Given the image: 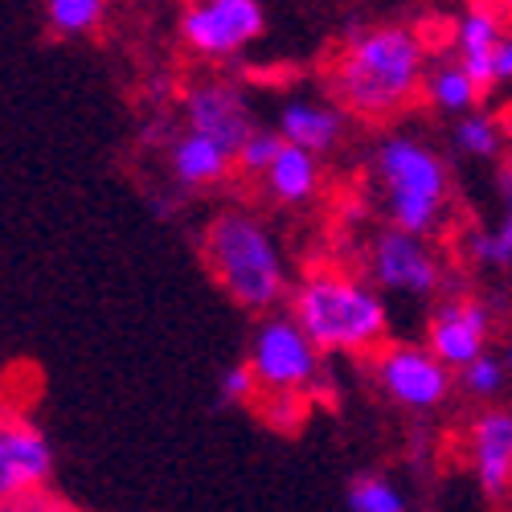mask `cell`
I'll return each instance as SVG.
<instances>
[{"mask_svg": "<svg viewBox=\"0 0 512 512\" xmlns=\"http://www.w3.org/2000/svg\"><path fill=\"white\" fill-rule=\"evenodd\" d=\"M275 132L283 144L300 148V152H312L316 160H324L328 152H336L349 136V115L340 111L336 103H324V99H287L279 107V119H275Z\"/></svg>", "mask_w": 512, "mask_h": 512, "instance_id": "cell-14", "label": "cell"}, {"mask_svg": "<svg viewBox=\"0 0 512 512\" xmlns=\"http://www.w3.org/2000/svg\"><path fill=\"white\" fill-rule=\"evenodd\" d=\"M455 390L467 394V398H476V402H492L508 390V377H504V365L496 353H484L480 361H472L467 369L455 373Z\"/></svg>", "mask_w": 512, "mask_h": 512, "instance_id": "cell-22", "label": "cell"}, {"mask_svg": "<svg viewBox=\"0 0 512 512\" xmlns=\"http://www.w3.org/2000/svg\"><path fill=\"white\" fill-rule=\"evenodd\" d=\"M54 480V447L46 431L17 414L0 410V508L25 492H41Z\"/></svg>", "mask_w": 512, "mask_h": 512, "instance_id": "cell-11", "label": "cell"}, {"mask_svg": "<svg viewBox=\"0 0 512 512\" xmlns=\"http://www.w3.org/2000/svg\"><path fill=\"white\" fill-rule=\"evenodd\" d=\"M435 50L418 25L381 21L345 37L328 66V91L349 119L390 123L422 103V78Z\"/></svg>", "mask_w": 512, "mask_h": 512, "instance_id": "cell-1", "label": "cell"}, {"mask_svg": "<svg viewBox=\"0 0 512 512\" xmlns=\"http://www.w3.org/2000/svg\"><path fill=\"white\" fill-rule=\"evenodd\" d=\"M0 512H78L74 504H66L58 492H50V488H41V492H25V496H17V500H9Z\"/></svg>", "mask_w": 512, "mask_h": 512, "instance_id": "cell-26", "label": "cell"}, {"mask_svg": "<svg viewBox=\"0 0 512 512\" xmlns=\"http://www.w3.org/2000/svg\"><path fill=\"white\" fill-rule=\"evenodd\" d=\"M386 226L431 242L451 218V168L414 132H386L369 152Z\"/></svg>", "mask_w": 512, "mask_h": 512, "instance_id": "cell-4", "label": "cell"}, {"mask_svg": "<svg viewBox=\"0 0 512 512\" xmlns=\"http://www.w3.org/2000/svg\"><path fill=\"white\" fill-rule=\"evenodd\" d=\"M443 259L439 250L402 234L394 226L373 230V238L365 242V279L381 291V295H406V300H431L443 287Z\"/></svg>", "mask_w": 512, "mask_h": 512, "instance_id": "cell-9", "label": "cell"}, {"mask_svg": "<svg viewBox=\"0 0 512 512\" xmlns=\"http://www.w3.org/2000/svg\"><path fill=\"white\" fill-rule=\"evenodd\" d=\"M283 152V140L275 127H259L238 152H234V177H246V181H263L267 168L275 164V156Z\"/></svg>", "mask_w": 512, "mask_h": 512, "instance_id": "cell-23", "label": "cell"}, {"mask_svg": "<svg viewBox=\"0 0 512 512\" xmlns=\"http://www.w3.org/2000/svg\"><path fill=\"white\" fill-rule=\"evenodd\" d=\"M467 459L488 500L512 496V406H488L467 426Z\"/></svg>", "mask_w": 512, "mask_h": 512, "instance_id": "cell-13", "label": "cell"}, {"mask_svg": "<svg viewBox=\"0 0 512 512\" xmlns=\"http://www.w3.org/2000/svg\"><path fill=\"white\" fill-rule=\"evenodd\" d=\"M504 17H508V29H512V5H504Z\"/></svg>", "mask_w": 512, "mask_h": 512, "instance_id": "cell-29", "label": "cell"}, {"mask_svg": "<svg viewBox=\"0 0 512 512\" xmlns=\"http://www.w3.org/2000/svg\"><path fill=\"white\" fill-rule=\"evenodd\" d=\"M369 377L381 398H390L398 410L431 414L447 406L455 394V373L422 345V340H390L373 353Z\"/></svg>", "mask_w": 512, "mask_h": 512, "instance_id": "cell-7", "label": "cell"}, {"mask_svg": "<svg viewBox=\"0 0 512 512\" xmlns=\"http://www.w3.org/2000/svg\"><path fill=\"white\" fill-rule=\"evenodd\" d=\"M177 111H181L185 132H197L213 144H222L230 156L259 132V119H254L246 87L238 78L218 74V70L193 74L177 95Z\"/></svg>", "mask_w": 512, "mask_h": 512, "instance_id": "cell-8", "label": "cell"}, {"mask_svg": "<svg viewBox=\"0 0 512 512\" xmlns=\"http://www.w3.org/2000/svg\"><path fill=\"white\" fill-rule=\"evenodd\" d=\"M500 82H512V29L504 37V46L496 50V87Z\"/></svg>", "mask_w": 512, "mask_h": 512, "instance_id": "cell-27", "label": "cell"}, {"mask_svg": "<svg viewBox=\"0 0 512 512\" xmlns=\"http://www.w3.org/2000/svg\"><path fill=\"white\" fill-rule=\"evenodd\" d=\"M480 99H484V91L472 82V74H467L447 50H439L431 58V66H426V78H422V103L439 115L463 119V115L480 111Z\"/></svg>", "mask_w": 512, "mask_h": 512, "instance_id": "cell-17", "label": "cell"}, {"mask_svg": "<svg viewBox=\"0 0 512 512\" xmlns=\"http://www.w3.org/2000/svg\"><path fill=\"white\" fill-rule=\"evenodd\" d=\"M209 279L250 316H275L291 300V267L271 226L246 205H226L197 234Z\"/></svg>", "mask_w": 512, "mask_h": 512, "instance_id": "cell-2", "label": "cell"}, {"mask_svg": "<svg viewBox=\"0 0 512 512\" xmlns=\"http://www.w3.org/2000/svg\"><path fill=\"white\" fill-rule=\"evenodd\" d=\"M41 17H46V29L54 37L78 41V37H91L103 29L107 5L103 0H50V5L41 9Z\"/></svg>", "mask_w": 512, "mask_h": 512, "instance_id": "cell-20", "label": "cell"}, {"mask_svg": "<svg viewBox=\"0 0 512 512\" xmlns=\"http://www.w3.org/2000/svg\"><path fill=\"white\" fill-rule=\"evenodd\" d=\"M250 410H259L267 426L275 431H295L304 418H308V398H287V394H259Z\"/></svg>", "mask_w": 512, "mask_h": 512, "instance_id": "cell-24", "label": "cell"}, {"mask_svg": "<svg viewBox=\"0 0 512 512\" xmlns=\"http://www.w3.org/2000/svg\"><path fill=\"white\" fill-rule=\"evenodd\" d=\"M218 402L222 406H254L259 402V381H254L246 361H234L218 377Z\"/></svg>", "mask_w": 512, "mask_h": 512, "instance_id": "cell-25", "label": "cell"}, {"mask_svg": "<svg viewBox=\"0 0 512 512\" xmlns=\"http://www.w3.org/2000/svg\"><path fill=\"white\" fill-rule=\"evenodd\" d=\"M496 357H500V365H504V377H508V386H512V340H504V349H500Z\"/></svg>", "mask_w": 512, "mask_h": 512, "instance_id": "cell-28", "label": "cell"}, {"mask_svg": "<svg viewBox=\"0 0 512 512\" xmlns=\"http://www.w3.org/2000/svg\"><path fill=\"white\" fill-rule=\"evenodd\" d=\"M263 33H267V9L259 0H193L177 17L181 46L205 66L234 62Z\"/></svg>", "mask_w": 512, "mask_h": 512, "instance_id": "cell-6", "label": "cell"}, {"mask_svg": "<svg viewBox=\"0 0 512 512\" xmlns=\"http://www.w3.org/2000/svg\"><path fill=\"white\" fill-rule=\"evenodd\" d=\"M492 308L480 300V295H447L431 308V320H426V336L422 345L431 349L451 373L467 369L472 361H480L484 353H492Z\"/></svg>", "mask_w": 512, "mask_h": 512, "instance_id": "cell-10", "label": "cell"}, {"mask_svg": "<svg viewBox=\"0 0 512 512\" xmlns=\"http://www.w3.org/2000/svg\"><path fill=\"white\" fill-rule=\"evenodd\" d=\"M349 508L353 512H410V500L386 472H361L349 484Z\"/></svg>", "mask_w": 512, "mask_h": 512, "instance_id": "cell-21", "label": "cell"}, {"mask_svg": "<svg viewBox=\"0 0 512 512\" xmlns=\"http://www.w3.org/2000/svg\"><path fill=\"white\" fill-rule=\"evenodd\" d=\"M259 381V394H287L308 398L324 381V353L308 340V332L295 324L287 312L263 316L250 332V349L242 357Z\"/></svg>", "mask_w": 512, "mask_h": 512, "instance_id": "cell-5", "label": "cell"}, {"mask_svg": "<svg viewBox=\"0 0 512 512\" xmlns=\"http://www.w3.org/2000/svg\"><path fill=\"white\" fill-rule=\"evenodd\" d=\"M463 254L476 267L504 271L512 267V193H500V218L488 230H472L463 238Z\"/></svg>", "mask_w": 512, "mask_h": 512, "instance_id": "cell-18", "label": "cell"}, {"mask_svg": "<svg viewBox=\"0 0 512 512\" xmlns=\"http://www.w3.org/2000/svg\"><path fill=\"white\" fill-rule=\"evenodd\" d=\"M508 37V17L504 5H463L451 21H447V54L472 74V82L488 95L496 87V50Z\"/></svg>", "mask_w": 512, "mask_h": 512, "instance_id": "cell-12", "label": "cell"}, {"mask_svg": "<svg viewBox=\"0 0 512 512\" xmlns=\"http://www.w3.org/2000/svg\"><path fill=\"white\" fill-rule=\"evenodd\" d=\"M287 316L308 332V340L324 357H373L390 345V308L365 275L345 267H308L291 287Z\"/></svg>", "mask_w": 512, "mask_h": 512, "instance_id": "cell-3", "label": "cell"}, {"mask_svg": "<svg viewBox=\"0 0 512 512\" xmlns=\"http://www.w3.org/2000/svg\"><path fill=\"white\" fill-rule=\"evenodd\" d=\"M451 148L467 160H500L504 152V127L496 115L488 111H472V115H463L455 119L451 127Z\"/></svg>", "mask_w": 512, "mask_h": 512, "instance_id": "cell-19", "label": "cell"}, {"mask_svg": "<svg viewBox=\"0 0 512 512\" xmlns=\"http://www.w3.org/2000/svg\"><path fill=\"white\" fill-rule=\"evenodd\" d=\"M164 173L177 189L185 193H205V189H222L234 177V156L197 132H181L164 144Z\"/></svg>", "mask_w": 512, "mask_h": 512, "instance_id": "cell-15", "label": "cell"}, {"mask_svg": "<svg viewBox=\"0 0 512 512\" xmlns=\"http://www.w3.org/2000/svg\"><path fill=\"white\" fill-rule=\"evenodd\" d=\"M259 193L279 209H308L324 193V164L312 152L283 144V152L267 168V177L259 181Z\"/></svg>", "mask_w": 512, "mask_h": 512, "instance_id": "cell-16", "label": "cell"}]
</instances>
